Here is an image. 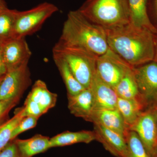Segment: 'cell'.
I'll return each instance as SVG.
<instances>
[{
	"mask_svg": "<svg viewBox=\"0 0 157 157\" xmlns=\"http://www.w3.org/2000/svg\"><path fill=\"white\" fill-rule=\"evenodd\" d=\"M90 87L94 97V111L117 108L118 97L115 91L99 77L96 71Z\"/></svg>",
	"mask_w": 157,
	"mask_h": 157,
	"instance_id": "cell-12",
	"label": "cell"
},
{
	"mask_svg": "<svg viewBox=\"0 0 157 157\" xmlns=\"http://www.w3.org/2000/svg\"><path fill=\"white\" fill-rule=\"evenodd\" d=\"M130 22L136 26L150 30L153 33L157 29L151 22L147 11V0H128Z\"/></svg>",
	"mask_w": 157,
	"mask_h": 157,
	"instance_id": "cell-15",
	"label": "cell"
},
{
	"mask_svg": "<svg viewBox=\"0 0 157 157\" xmlns=\"http://www.w3.org/2000/svg\"><path fill=\"white\" fill-rule=\"evenodd\" d=\"M136 132L153 157L157 151V125L154 107L145 109L129 129Z\"/></svg>",
	"mask_w": 157,
	"mask_h": 157,
	"instance_id": "cell-9",
	"label": "cell"
},
{
	"mask_svg": "<svg viewBox=\"0 0 157 157\" xmlns=\"http://www.w3.org/2000/svg\"><path fill=\"white\" fill-rule=\"evenodd\" d=\"M22 108L24 117L33 116L39 118L45 114V113L39 104L28 98L26 99Z\"/></svg>",
	"mask_w": 157,
	"mask_h": 157,
	"instance_id": "cell-26",
	"label": "cell"
},
{
	"mask_svg": "<svg viewBox=\"0 0 157 157\" xmlns=\"http://www.w3.org/2000/svg\"><path fill=\"white\" fill-rule=\"evenodd\" d=\"M19 100L16 98L0 100V122L7 115L10 110L17 104Z\"/></svg>",
	"mask_w": 157,
	"mask_h": 157,
	"instance_id": "cell-27",
	"label": "cell"
},
{
	"mask_svg": "<svg viewBox=\"0 0 157 157\" xmlns=\"http://www.w3.org/2000/svg\"><path fill=\"white\" fill-rule=\"evenodd\" d=\"M95 140L96 135L94 131H66L50 138V147H60L80 143L89 144Z\"/></svg>",
	"mask_w": 157,
	"mask_h": 157,
	"instance_id": "cell-19",
	"label": "cell"
},
{
	"mask_svg": "<svg viewBox=\"0 0 157 157\" xmlns=\"http://www.w3.org/2000/svg\"><path fill=\"white\" fill-rule=\"evenodd\" d=\"M154 109L156 119L157 125V106L153 107Z\"/></svg>",
	"mask_w": 157,
	"mask_h": 157,
	"instance_id": "cell-33",
	"label": "cell"
},
{
	"mask_svg": "<svg viewBox=\"0 0 157 157\" xmlns=\"http://www.w3.org/2000/svg\"><path fill=\"white\" fill-rule=\"evenodd\" d=\"M50 138L37 134L29 139H15L14 140L22 157H32L50 148Z\"/></svg>",
	"mask_w": 157,
	"mask_h": 157,
	"instance_id": "cell-17",
	"label": "cell"
},
{
	"mask_svg": "<svg viewBox=\"0 0 157 157\" xmlns=\"http://www.w3.org/2000/svg\"><path fill=\"white\" fill-rule=\"evenodd\" d=\"M88 121L101 125L124 137L128 130L123 118L117 108L95 110Z\"/></svg>",
	"mask_w": 157,
	"mask_h": 157,
	"instance_id": "cell-13",
	"label": "cell"
},
{
	"mask_svg": "<svg viewBox=\"0 0 157 157\" xmlns=\"http://www.w3.org/2000/svg\"><path fill=\"white\" fill-rule=\"evenodd\" d=\"M146 108L140 98L124 99L118 98L117 109L128 130L136 122Z\"/></svg>",
	"mask_w": 157,
	"mask_h": 157,
	"instance_id": "cell-16",
	"label": "cell"
},
{
	"mask_svg": "<svg viewBox=\"0 0 157 157\" xmlns=\"http://www.w3.org/2000/svg\"><path fill=\"white\" fill-rule=\"evenodd\" d=\"M17 11L8 8L0 11V45L12 38Z\"/></svg>",
	"mask_w": 157,
	"mask_h": 157,
	"instance_id": "cell-22",
	"label": "cell"
},
{
	"mask_svg": "<svg viewBox=\"0 0 157 157\" xmlns=\"http://www.w3.org/2000/svg\"><path fill=\"white\" fill-rule=\"evenodd\" d=\"M1 45L8 71L29 63L32 52L25 38H11Z\"/></svg>",
	"mask_w": 157,
	"mask_h": 157,
	"instance_id": "cell-10",
	"label": "cell"
},
{
	"mask_svg": "<svg viewBox=\"0 0 157 157\" xmlns=\"http://www.w3.org/2000/svg\"><path fill=\"white\" fill-rule=\"evenodd\" d=\"M125 139L130 157H151L136 132L128 130Z\"/></svg>",
	"mask_w": 157,
	"mask_h": 157,
	"instance_id": "cell-24",
	"label": "cell"
},
{
	"mask_svg": "<svg viewBox=\"0 0 157 157\" xmlns=\"http://www.w3.org/2000/svg\"><path fill=\"white\" fill-rule=\"evenodd\" d=\"M134 69L128 72L113 88L118 98L124 99L139 98Z\"/></svg>",
	"mask_w": 157,
	"mask_h": 157,
	"instance_id": "cell-21",
	"label": "cell"
},
{
	"mask_svg": "<svg viewBox=\"0 0 157 157\" xmlns=\"http://www.w3.org/2000/svg\"><path fill=\"white\" fill-rule=\"evenodd\" d=\"M27 98L39 104L45 113L55 106L57 95L49 91L46 83L39 79L35 82Z\"/></svg>",
	"mask_w": 157,
	"mask_h": 157,
	"instance_id": "cell-18",
	"label": "cell"
},
{
	"mask_svg": "<svg viewBox=\"0 0 157 157\" xmlns=\"http://www.w3.org/2000/svg\"><path fill=\"white\" fill-rule=\"evenodd\" d=\"M68 107L71 114L88 121L94 111V97L90 87L74 96L67 95Z\"/></svg>",
	"mask_w": 157,
	"mask_h": 157,
	"instance_id": "cell-14",
	"label": "cell"
},
{
	"mask_svg": "<svg viewBox=\"0 0 157 157\" xmlns=\"http://www.w3.org/2000/svg\"><path fill=\"white\" fill-rule=\"evenodd\" d=\"M7 71L8 70L4 61L2 47H1V45H0V77L6 75Z\"/></svg>",
	"mask_w": 157,
	"mask_h": 157,
	"instance_id": "cell-30",
	"label": "cell"
},
{
	"mask_svg": "<svg viewBox=\"0 0 157 157\" xmlns=\"http://www.w3.org/2000/svg\"><path fill=\"white\" fill-rule=\"evenodd\" d=\"M139 98L146 109L157 106V63L154 61L135 67Z\"/></svg>",
	"mask_w": 157,
	"mask_h": 157,
	"instance_id": "cell-7",
	"label": "cell"
},
{
	"mask_svg": "<svg viewBox=\"0 0 157 157\" xmlns=\"http://www.w3.org/2000/svg\"><path fill=\"white\" fill-rule=\"evenodd\" d=\"M78 10L90 21L104 29L130 23L128 0H86Z\"/></svg>",
	"mask_w": 157,
	"mask_h": 157,
	"instance_id": "cell-3",
	"label": "cell"
},
{
	"mask_svg": "<svg viewBox=\"0 0 157 157\" xmlns=\"http://www.w3.org/2000/svg\"><path fill=\"white\" fill-rule=\"evenodd\" d=\"M22 107L16 109L13 117L0 124V151L11 141L13 131L19 122L24 117Z\"/></svg>",
	"mask_w": 157,
	"mask_h": 157,
	"instance_id": "cell-23",
	"label": "cell"
},
{
	"mask_svg": "<svg viewBox=\"0 0 157 157\" xmlns=\"http://www.w3.org/2000/svg\"><path fill=\"white\" fill-rule=\"evenodd\" d=\"M59 41L98 57L109 48L105 29L90 21L78 10L68 13Z\"/></svg>",
	"mask_w": 157,
	"mask_h": 157,
	"instance_id": "cell-2",
	"label": "cell"
},
{
	"mask_svg": "<svg viewBox=\"0 0 157 157\" xmlns=\"http://www.w3.org/2000/svg\"><path fill=\"white\" fill-rule=\"evenodd\" d=\"M58 11L55 5L45 2L29 10L17 11L12 38H25L35 33L46 20Z\"/></svg>",
	"mask_w": 157,
	"mask_h": 157,
	"instance_id": "cell-5",
	"label": "cell"
},
{
	"mask_svg": "<svg viewBox=\"0 0 157 157\" xmlns=\"http://www.w3.org/2000/svg\"><path fill=\"white\" fill-rule=\"evenodd\" d=\"M52 55L67 62L75 78L85 88L90 87L96 71L98 56L81 48L58 42L52 48Z\"/></svg>",
	"mask_w": 157,
	"mask_h": 157,
	"instance_id": "cell-4",
	"label": "cell"
},
{
	"mask_svg": "<svg viewBox=\"0 0 157 157\" xmlns=\"http://www.w3.org/2000/svg\"><path fill=\"white\" fill-rule=\"evenodd\" d=\"M5 76V75H4V76L0 77V84H1V82H2V81L3 78H4V76Z\"/></svg>",
	"mask_w": 157,
	"mask_h": 157,
	"instance_id": "cell-34",
	"label": "cell"
},
{
	"mask_svg": "<svg viewBox=\"0 0 157 157\" xmlns=\"http://www.w3.org/2000/svg\"><path fill=\"white\" fill-rule=\"evenodd\" d=\"M109 48L134 67L153 61L155 34L131 23L105 29Z\"/></svg>",
	"mask_w": 157,
	"mask_h": 157,
	"instance_id": "cell-1",
	"label": "cell"
},
{
	"mask_svg": "<svg viewBox=\"0 0 157 157\" xmlns=\"http://www.w3.org/2000/svg\"><path fill=\"white\" fill-rule=\"evenodd\" d=\"M39 119V117L33 116H27L23 118L12 132L11 140H14L23 132L35 128Z\"/></svg>",
	"mask_w": 157,
	"mask_h": 157,
	"instance_id": "cell-25",
	"label": "cell"
},
{
	"mask_svg": "<svg viewBox=\"0 0 157 157\" xmlns=\"http://www.w3.org/2000/svg\"><path fill=\"white\" fill-rule=\"evenodd\" d=\"M94 124L96 140L116 157H130L125 137L99 124Z\"/></svg>",
	"mask_w": 157,
	"mask_h": 157,
	"instance_id": "cell-11",
	"label": "cell"
},
{
	"mask_svg": "<svg viewBox=\"0 0 157 157\" xmlns=\"http://www.w3.org/2000/svg\"><path fill=\"white\" fill-rule=\"evenodd\" d=\"M147 11H151L153 15L157 18V0H147Z\"/></svg>",
	"mask_w": 157,
	"mask_h": 157,
	"instance_id": "cell-29",
	"label": "cell"
},
{
	"mask_svg": "<svg viewBox=\"0 0 157 157\" xmlns=\"http://www.w3.org/2000/svg\"><path fill=\"white\" fill-rule=\"evenodd\" d=\"M134 68L109 48L98 57L96 62L97 74L113 88Z\"/></svg>",
	"mask_w": 157,
	"mask_h": 157,
	"instance_id": "cell-6",
	"label": "cell"
},
{
	"mask_svg": "<svg viewBox=\"0 0 157 157\" xmlns=\"http://www.w3.org/2000/svg\"><path fill=\"white\" fill-rule=\"evenodd\" d=\"M52 56L67 88V95H76L86 89L77 81L63 59L55 55H52Z\"/></svg>",
	"mask_w": 157,
	"mask_h": 157,
	"instance_id": "cell-20",
	"label": "cell"
},
{
	"mask_svg": "<svg viewBox=\"0 0 157 157\" xmlns=\"http://www.w3.org/2000/svg\"><path fill=\"white\" fill-rule=\"evenodd\" d=\"M153 157H157V151L155 153V155H154V156Z\"/></svg>",
	"mask_w": 157,
	"mask_h": 157,
	"instance_id": "cell-35",
	"label": "cell"
},
{
	"mask_svg": "<svg viewBox=\"0 0 157 157\" xmlns=\"http://www.w3.org/2000/svg\"><path fill=\"white\" fill-rule=\"evenodd\" d=\"M153 61L157 63V33L155 34V56Z\"/></svg>",
	"mask_w": 157,
	"mask_h": 157,
	"instance_id": "cell-31",
	"label": "cell"
},
{
	"mask_svg": "<svg viewBox=\"0 0 157 157\" xmlns=\"http://www.w3.org/2000/svg\"><path fill=\"white\" fill-rule=\"evenodd\" d=\"M6 8L7 6L5 0H0V11Z\"/></svg>",
	"mask_w": 157,
	"mask_h": 157,
	"instance_id": "cell-32",
	"label": "cell"
},
{
	"mask_svg": "<svg viewBox=\"0 0 157 157\" xmlns=\"http://www.w3.org/2000/svg\"><path fill=\"white\" fill-rule=\"evenodd\" d=\"M0 157H22L16 144L12 140L2 151H0Z\"/></svg>",
	"mask_w": 157,
	"mask_h": 157,
	"instance_id": "cell-28",
	"label": "cell"
},
{
	"mask_svg": "<svg viewBox=\"0 0 157 157\" xmlns=\"http://www.w3.org/2000/svg\"><path fill=\"white\" fill-rule=\"evenodd\" d=\"M31 83L28 63L9 70L0 84V100L20 99Z\"/></svg>",
	"mask_w": 157,
	"mask_h": 157,
	"instance_id": "cell-8",
	"label": "cell"
}]
</instances>
